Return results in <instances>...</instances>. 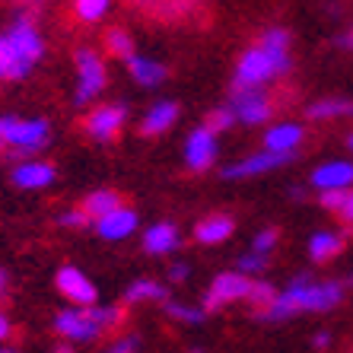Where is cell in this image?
<instances>
[{
	"instance_id": "cell-1",
	"label": "cell",
	"mask_w": 353,
	"mask_h": 353,
	"mask_svg": "<svg viewBox=\"0 0 353 353\" xmlns=\"http://www.w3.org/2000/svg\"><path fill=\"white\" fill-rule=\"evenodd\" d=\"M341 303V287L337 283H309L305 277H296L280 296H274V303L264 309V319H290L296 312H325L331 305Z\"/></svg>"
},
{
	"instance_id": "cell-2",
	"label": "cell",
	"mask_w": 353,
	"mask_h": 353,
	"mask_svg": "<svg viewBox=\"0 0 353 353\" xmlns=\"http://www.w3.org/2000/svg\"><path fill=\"white\" fill-rule=\"evenodd\" d=\"M290 48H274V45H264L258 41L255 48H248L236 67V80H232V90H255L264 86L268 80H274L277 74H287L290 70Z\"/></svg>"
},
{
	"instance_id": "cell-3",
	"label": "cell",
	"mask_w": 353,
	"mask_h": 353,
	"mask_svg": "<svg viewBox=\"0 0 353 353\" xmlns=\"http://www.w3.org/2000/svg\"><path fill=\"white\" fill-rule=\"evenodd\" d=\"M118 321H121V312L118 309H92L86 305V312H61L54 319V331L70 341H92L99 337L105 328H115Z\"/></svg>"
},
{
	"instance_id": "cell-4",
	"label": "cell",
	"mask_w": 353,
	"mask_h": 353,
	"mask_svg": "<svg viewBox=\"0 0 353 353\" xmlns=\"http://www.w3.org/2000/svg\"><path fill=\"white\" fill-rule=\"evenodd\" d=\"M137 17L150 19V23H163V26H179L188 23L194 13H201L207 0H124Z\"/></svg>"
},
{
	"instance_id": "cell-5",
	"label": "cell",
	"mask_w": 353,
	"mask_h": 353,
	"mask_svg": "<svg viewBox=\"0 0 353 353\" xmlns=\"http://www.w3.org/2000/svg\"><path fill=\"white\" fill-rule=\"evenodd\" d=\"M0 137L10 147L23 150V153H32L39 150L45 140H48V124L32 118V121H19V118H0Z\"/></svg>"
},
{
	"instance_id": "cell-6",
	"label": "cell",
	"mask_w": 353,
	"mask_h": 353,
	"mask_svg": "<svg viewBox=\"0 0 353 353\" xmlns=\"http://www.w3.org/2000/svg\"><path fill=\"white\" fill-rule=\"evenodd\" d=\"M74 58H77V74H80V86H77L74 102L77 105H86V102H92V99L102 92V86H105V64H102V58H96L90 48H80Z\"/></svg>"
},
{
	"instance_id": "cell-7",
	"label": "cell",
	"mask_w": 353,
	"mask_h": 353,
	"mask_svg": "<svg viewBox=\"0 0 353 353\" xmlns=\"http://www.w3.org/2000/svg\"><path fill=\"white\" fill-rule=\"evenodd\" d=\"M248 287H252V280H248L242 271L220 274V277L214 280L210 293H207V299H204V312H216L220 305H230V303H236V299H245Z\"/></svg>"
},
{
	"instance_id": "cell-8",
	"label": "cell",
	"mask_w": 353,
	"mask_h": 353,
	"mask_svg": "<svg viewBox=\"0 0 353 353\" xmlns=\"http://www.w3.org/2000/svg\"><path fill=\"white\" fill-rule=\"evenodd\" d=\"M232 112L239 121L245 124H264L274 115V102L261 92V86L255 90H232Z\"/></svg>"
},
{
	"instance_id": "cell-9",
	"label": "cell",
	"mask_w": 353,
	"mask_h": 353,
	"mask_svg": "<svg viewBox=\"0 0 353 353\" xmlns=\"http://www.w3.org/2000/svg\"><path fill=\"white\" fill-rule=\"evenodd\" d=\"M185 159H188L191 172H207L216 159V134L210 128H197L191 131L188 147H185Z\"/></svg>"
},
{
	"instance_id": "cell-10",
	"label": "cell",
	"mask_w": 353,
	"mask_h": 353,
	"mask_svg": "<svg viewBox=\"0 0 353 353\" xmlns=\"http://www.w3.org/2000/svg\"><path fill=\"white\" fill-rule=\"evenodd\" d=\"M54 283H58V290L74 305H96L99 293H96V287H92V280L83 271H77V268H61L58 277H54Z\"/></svg>"
},
{
	"instance_id": "cell-11",
	"label": "cell",
	"mask_w": 353,
	"mask_h": 353,
	"mask_svg": "<svg viewBox=\"0 0 353 353\" xmlns=\"http://www.w3.org/2000/svg\"><path fill=\"white\" fill-rule=\"evenodd\" d=\"M10 45L17 48V54L23 61H29V64H39L41 54H45V45H41V35L35 32V26L32 19H19V23L10 26V32H7Z\"/></svg>"
},
{
	"instance_id": "cell-12",
	"label": "cell",
	"mask_w": 353,
	"mask_h": 353,
	"mask_svg": "<svg viewBox=\"0 0 353 353\" xmlns=\"http://www.w3.org/2000/svg\"><path fill=\"white\" fill-rule=\"evenodd\" d=\"M290 159H293V153H277V150H268V153L248 157V159H242V163H236V165H226V169H223V175H226V179H248V175H261V172H268V169H277V165L290 163Z\"/></svg>"
},
{
	"instance_id": "cell-13",
	"label": "cell",
	"mask_w": 353,
	"mask_h": 353,
	"mask_svg": "<svg viewBox=\"0 0 353 353\" xmlns=\"http://www.w3.org/2000/svg\"><path fill=\"white\" fill-rule=\"evenodd\" d=\"M124 115H128L124 105H102L86 118V131H90V137H96V140H112L118 131H121Z\"/></svg>"
},
{
	"instance_id": "cell-14",
	"label": "cell",
	"mask_w": 353,
	"mask_h": 353,
	"mask_svg": "<svg viewBox=\"0 0 353 353\" xmlns=\"http://www.w3.org/2000/svg\"><path fill=\"white\" fill-rule=\"evenodd\" d=\"M137 230V210H131V207H115L112 214L105 216H99L96 220V232L102 239H124V236H131V232Z\"/></svg>"
},
{
	"instance_id": "cell-15",
	"label": "cell",
	"mask_w": 353,
	"mask_h": 353,
	"mask_svg": "<svg viewBox=\"0 0 353 353\" xmlns=\"http://www.w3.org/2000/svg\"><path fill=\"white\" fill-rule=\"evenodd\" d=\"M175 118H179V105H175V102H159V105L150 108L147 118L140 121V134H143V137H157V134L172 128Z\"/></svg>"
},
{
	"instance_id": "cell-16",
	"label": "cell",
	"mask_w": 353,
	"mask_h": 353,
	"mask_svg": "<svg viewBox=\"0 0 353 353\" xmlns=\"http://www.w3.org/2000/svg\"><path fill=\"white\" fill-rule=\"evenodd\" d=\"M305 131L299 124H277L271 131L264 134V147L268 150H277V153H293L299 143H303Z\"/></svg>"
},
{
	"instance_id": "cell-17",
	"label": "cell",
	"mask_w": 353,
	"mask_h": 353,
	"mask_svg": "<svg viewBox=\"0 0 353 353\" xmlns=\"http://www.w3.org/2000/svg\"><path fill=\"white\" fill-rule=\"evenodd\" d=\"M312 185L315 188H347L353 185V165L350 163H328L312 172Z\"/></svg>"
},
{
	"instance_id": "cell-18",
	"label": "cell",
	"mask_w": 353,
	"mask_h": 353,
	"mask_svg": "<svg viewBox=\"0 0 353 353\" xmlns=\"http://www.w3.org/2000/svg\"><path fill=\"white\" fill-rule=\"evenodd\" d=\"M175 245H179V230H175L172 223H157L143 236V248H147L150 255H169Z\"/></svg>"
},
{
	"instance_id": "cell-19",
	"label": "cell",
	"mask_w": 353,
	"mask_h": 353,
	"mask_svg": "<svg viewBox=\"0 0 353 353\" xmlns=\"http://www.w3.org/2000/svg\"><path fill=\"white\" fill-rule=\"evenodd\" d=\"M29 70H32V64L19 58L7 35H0V80H23Z\"/></svg>"
},
{
	"instance_id": "cell-20",
	"label": "cell",
	"mask_w": 353,
	"mask_h": 353,
	"mask_svg": "<svg viewBox=\"0 0 353 353\" xmlns=\"http://www.w3.org/2000/svg\"><path fill=\"white\" fill-rule=\"evenodd\" d=\"M232 230H236V223H232L230 216L216 214V216H207V220L197 223L194 236H197V242H204V245H216V242H223V239H230Z\"/></svg>"
},
{
	"instance_id": "cell-21",
	"label": "cell",
	"mask_w": 353,
	"mask_h": 353,
	"mask_svg": "<svg viewBox=\"0 0 353 353\" xmlns=\"http://www.w3.org/2000/svg\"><path fill=\"white\" fill-rule=\"evenodd\" d=\"M54 181V169L45 163H26L13 172V185L17 188H45Z\"/></svg>"
},
{
	"instance_id": "cell-22",
	"label": "cell",
	"mask_w": 353,
	"mask_h": 353,
	"mask_svg": "<svg viewBox=\"0 0 353 353\" xmlns=\"http://www.w3.org/2000/svg\"><path fill=\"white\" fill-rule=\"evenodd\" d=\"M128 67H131V77L140 86H159V83L165 80V67L157 64L153 58H137V54H131Z\"/></svg>"
},
{
	"instance_id": "cell-23",
	"label": "cell",
	"mask_w": 353,
	"mask_h": 353,
	"mask_svg": "<svg viewBox=\"0 0 353 353\" xmlns=\"http://www.w3.org/2000/svg\"><path fill=\"white\" fill-rule=\"evenodd\" d=\"M341 248H344V239L337 232H315L312 242H309V255L315 261H331L334 255H341Z\"/></svg>"
},
{
	"instance_id": "cell-24",
	"label": "cell",
	"mask_w": 353,
	"mask_h": 353,
	"mask_svg": "<svg viewBox=\"0 0 353 353\" xmlns=\"http://www.w3.org/2000/svg\"><path fill=\"white\" fill-rule=\"evenodd\" d=\"M115 207H121V197L115 194V191H92L86 201H83V210L90 214V220H99V216H105L112 214Z\"/></svg>"
},
{
	"instance_id": "cell-25",
	"label": "cell",
	"mask_w": 353,
	"mask_h": 353,
	"mask_svg": "<svg viewBox=\"0 0 353 353\" xmlns=\"http://www.w3.org/2000/svg\"><path fill=\"white\" fill-rule=\"evenodd\" d=\"M305 115L312 121L334 118V115H353V102H347V99H325V102H315L312 108H305Z\"/></svg>"
},
{
	"instance_id": "cell-26",
	"label": "cell",
	"mask_w": 353,
	"mask_h": 353,
	"mask_svg": "<svg viewBox=\"0 0 353 353\" xmlns=\"http://www.w3.org/2000/svg\"><path fill=\"white\" fill-rule=\"evenodd\" d=\"M147 299H159V303H165V287H159V283H153V280H137L134 287H128V293H124V303H147Z\"/></svg>"
},
{
	"instance_id": "cell-27",
	"label": "cell",
	"mask_w": 353,
	"mask_h": 353,
	"mask_svg": "<svg viewBox=\"0 0 353 353\" xmlns=\"http://www.w3.org/2000/svg\"><path fill=\"white\" fill-rule=\"evenodd\" d=\"M105 51L112 54V58H131L134 54V41H131V35L124 32V29H108L105 32Z\"/></svg>"
},
{
	"instance_id": "cell-28",
	"label": "cell",
	"mask_w": 353,
	"mask_h": 353,
	"mask_svg": "<svg viewBox=\"0 0 353 353\" xmlns=\"http://www.w3.org/2000/svg\"><path fill=\"white\" fill-rule=\"evenodd\" d=\"M105 10H108V0H74V13L83 23H99L105 17Z\"/></svg>"
},
{
	"instance_id": "cell-29",
	"label": "cell",
	"mask_w": 353,
	"mask_h": 353,
	"mask_svg": "<svg viewBox=\"0 0 353 353\" xmlns=\"http://www.w3.org/2000/svg\"><path fill=\"white\" fill-rule=\"evenodd\" d=\"M274 296H277V290H274L271 283H255V280H252V287H248V296H245V299L255 305L258 312H264V309L274 303Z\"/></svg>"
},
{
	"instance_id": "cell-30",
	"label": "cell",
	"mask_w": 353,
	"mask_h": 353,
	"mask_svg": "<svg viewBox=\"0 0 353 353\" xmlns=\"http://www.w3.org/2000/svg\"><path fill=\"white\" fill-rule=\"evenodd\" d=\"M232 121H236V112H232V108H214V112L207 115L204 128H210L214 134H220V131H226Z\"/></svg>"
},
{
	"instance_id": "cell-31",
	"label": "cell",
	"mask_w": 353,
	"mask_h": 353,
	"mask_svg": "<svg viewBox=\"0 0 353 353\" xmlns=\"http://www.w3.org/2000/svg\"><path fill=\"white\" fill-rule=\"evenodd\" d=\"M165 312L172 315V319H179V321H191V325H194V321H204V315H207V312H194V309H188V305H175V303L165 305Z\"/></svg>"
},
{
	"instance_id": "cell-32",
	"label": "cell",
	"mask_w": 353,
	"mask_h": 353,
	"mask_svg": "<svg viewBox=\"0 0 353 353\" xmlns=\"http://www.w3.org/2000/svg\"><path fill=\"white\" fill-rule=\"evenodd\" d=\"M347 194H350L347 188H325L321 191V204L328 207V210H341V204L347 201Z\"/></svg>"
},
{
	"instance_id": "cell-33",
	"label": "cell",
	"mask_w": 353,
	"mask_h": 353,
	"mask_svg": "<svg viewBox=\"0 0 353 353\" xmlns=\"http://www.w3.org/2000/svg\"><path fill=\"white\" fill-rule=\"evenodd\" d=\"M277 236H280L277 230H264L261 236H255V248H252V252H261V255H268V252L277 245Z\"/></svg>"
},
{
	"instance_id": "cell-34",
	"label": "cell",
	"mask_w": 353,
	"mask_h": 353,
	"mask_svg": "<svg viewBox=\"0 0 353 353\" xmlns=\"http://www.w3.org/2000/svg\"><path fill=\"white\" fill-rule=\"evenodd\" d=\"M61 226H77V230H80V226H86V223H90V214H86V210H70V214H61Z\"/></svg>"
},
{
	"instance_id": "cell-35",
	"label": "cell",
	"mask_w": 353,
	"mask_h": 353,
	"mask_svg": "<svg viewBox=\"0 0 353 353\" xmlns=\"http://www.w3.org/2000/svg\"><path fill=\"white\" fill-rule=\"evenodd\" d=\"M239 268H242V271H261V268H264V255H261V252H248V255L239 258Z\"/></svg>"
},
{
	"instance_id": "cell-36",
	"label": "cell",
	"mask_w": 353,
	"mask_h": 353,
	"mask_svg": "<svg viewBox=\"0 0 353 353\" xmlns=\"http://www.w3.org/2000/svg\"><path fill=\"white\" fill-rule=\"evenodd\" d=\"M337 214H341V220H344V223H350V226H353V191L347 194V201L341 204V210H337Z\"/></svg>"
},
{
	"instance_id": "cell-37",
	"label": "cell",
	"mask_w": 353,
	"mask_h": 353,
	"mask_svg": "<svg viewBox=\"0 0 353 353\" xmlns=\"http://www.w3.org/2000/svg\"><path fill=\"white\" fill-rule=\"evenodd\" d=\"M337 45L341 48H353V29H347L344 35H337Z\"/></svg>"
},
{
	"instance_id": "cell-38",
	"label": "cell",
	"mask_w": 353,
	"mask_h": 353,
	"mask_svg": "<svg viewBox=\"0 0 353 353\" xmlns=\"http://www.w3.org/2000/svg\"><path fill=\"white\" fill-rule=\"evenodd\" d=\"M17 3H19L23 10H29V13H35V10H39L41 3H45V0H17Z\"/></svg>"
},
{
	"instance_id": "cell-39",
	"label": "cell",
	"mask_w": 353,
	"mask_h": 353,
	"mask_svg": "<svg viewBox=\"0 0 353 353\" xmlns=\"http://www.w3.org/2000/svg\"><path fill=\"white\" fill-rule=\"evenodd\" d=\"M112 350H118V353H124V350H137V341H121V344H115Z\"/></svg>"
},
{
	"instance_id": "cell-40",
	"label": "cell",
	"mask_w": 353,
	"mask_h": 353,
	"mask_svg": "<svg viewBox=\"0 0 353 353\" xmlns=\"http://www.w3.org/2000/svg\"><path fill=\"white\" fill-rule=\"evenodd\" d=\"M169 277H172V280H185V277H188V268H181V264H179V268H172V271H169Z\"/></svg>"
},
{
	"instance_id": "cell-41",
	"label": "cell",
	"mask_w": 353,
	"mask_h": 353,
	"mask_svg": "<svg viewBox=\"0 0 353 353\" xmlns=\"http://www.w3.org/2000/svg\"><path fill=\"white\" fill-rule=\"evenodd\" d=\"M7 334H10V321H7V315L0 312V341H3Z\"/></svg>"
},
{
	"instance_id": "cell-42",
	"label": "cell",
	"mask_w": 353,
	"mask_h": 353,
	"mask_svg": "<svg viewBox=\"0 0 353 353\" xmlns=\"http://www.w3.org/2000/svg\"><path fill=\"white\" fill-rule=\"evenodd\" d=\"M315 347H328V334L321 331V334H315Z\"/></svg>"
},
{
	"instance_id": "cell-43",
	"label": "cell",
	"mask_w": 353,
	"mask_h": 353,
	"mask_svg": "<svg viewBox=\"0 0 353 353\" xmlns=\"http://www.w3.org/2000/svg\"><path fill=\"white\" fill-rule=\"evenodd\" d=\"M3 290H7V274L0 271V293H3Z\"/></svg>"
},
{
	"instance_id": "cell-44",
	"label": "cell",
	"mask_w": 353,
	"mask_h": 353,
	"mask_svg": "<svg viewBox=\"0 0 353 353\" xmlns=\"http://www.w3.org/2000/svg\"><path fill=\"white\" fill-rule=\"evenodd\" d=\"M350 150H353V137H350Z\"/></svg>"
},
{
	"instance_id": "cell-45",
	"label": "cell",
	"mask_w": 353,
	"mask_h": 353,
	"mask_svg": "<svg viewBox=\"0 0 353 353\" xmlns=\"http://www.w3.org/2000/svg\"><path fill=\"white\" fill-rule=\"evenodd\" d=\"M0 147H3V137H0Z\"/></svg>"
}]
</instances>
